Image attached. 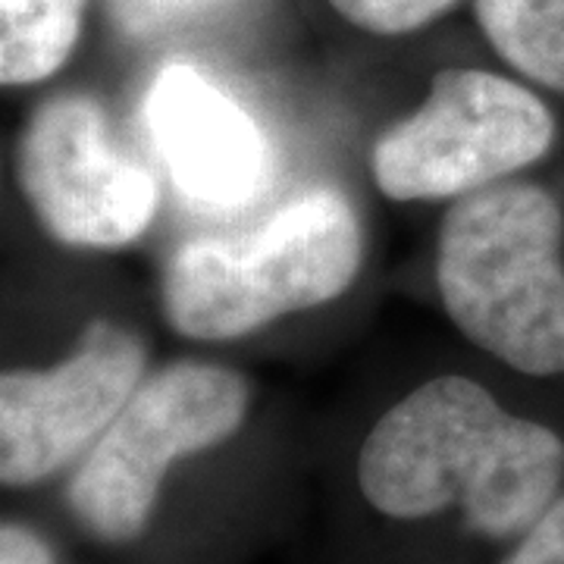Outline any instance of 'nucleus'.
<instances>
[{"instance_id": "nucleus-1", "label": "nucleus", "mask_w": 564, "mask_h": 564, "mask_svg": "<svg viewBox=\"0 0 564 564\" xmlns=\"http://www.w3.org/2000/svg\"><path fill=\"white\" fill-rule=\"evenodd\" d=\"M564 440L505 411L470 377H433L370 426L358 452L367 505L392 521L455 511L474 536L508 543L562 496Z\"/></svg>"}, {"instance_id": "nucleus-14", "label": "nucleus", "mask_w": 564, "mask_h": 564, "mask_svg": "<svg viewBox=\"0 0 564 564\" xmlns=\"http://www.w3.org/2000/svg\"><path fill=\"white\" fill-rule=\"evenodd\" d=\"M0 564H57L54 545L41 536L39 530L3 521L0 527Z\"/></svg>"}, {"instance_id": "nucleus-4", "label": "nucleus", "mask_w": 564, "mask_h": 564, "mask_svg": "<svg viewBox=\"0 0 564 564\" xmlns=\"http://www.w3.org/2000/svg\"><path fill=\"white\" fill-rule=\"evenodd\" d=\"M248 411L251 386L239 370L207 361L166 364L141 380L73 470L69 514L98 543H135L154 518L170 467L229 443Z\"/></svg>"}, {"instance_id": "nucleus-12", "label": "nucleus", "mask_w": 564, "mask_h": 564, "mask_svg": "<svg viewBox=\"0 0 564 564\" xmlns=\"http://www.w3.org/2000/svg\"><path fill=\"white\" fill-rule=\"evenodd\" d=\"M351 29L377 39H402L448 17L462 0H326Z\"/></svg>"}, {"instance_id": "nucleus-13", "label": "nucleus", "mask_w": 564, "mask_h": 564, "mask_svg": "<svg viewBox=\"0 0 564 564\" xmlns=\"http://www.w3.org/2000/svg\"><path fill=\"white\" fill-rule=\"evenodd\" d=\"M502 564H564V496L545 508Z\"/></svg>"}, {"instance_id": "nucleus-6", "label": "nucleus", "mask_w": 564, "mask_h": 564, "mask_svg": "<svg viewBox=\"0 0 564 564\" xmlns=\"http://www.w3.org/2000/svg\"><path fill=\"white\" fill-rule=\"evenodd\" d=\"M17 182L32 217L69 248H122L148 232L161 204L151 166L122 148L98 98L41 101L17 141Z\"/></svg>"}, {"instance_id": "nucleus-5", "label": "nucleus", "mask_w": 564, "mask_h": 564, "mask_svg": "<svg viewBox=\"0 0 564 564\" xmlns=\"http://www.w3.org/2000/svg\"><path fill=\"white\" fill-rule=\"evenodd\" d=\"M555 144V117L521 82L448 66L423 104L389 126L370 151L377 188L392 202H443L480 192L540 163Z\"/></svg>"}, {"instance_id": "nucleus-11", "label": "nucleus", "mask_w": 564, "mask_h": 564, "mask_svg": "<svg viewBox=\"0 0 564 564\" xmlns=\"http://www.w3.org/2000/svg\"><path fill=\"white\" fill-rule=\"evenodd\" d=\"M245 0H101L107 25L132 47L185 39L226 20Z\"/></svg>"}, {"instance_id": "nucleus-10", "label": "nucleus", "mask_w": 564, "mask_h": 564, "mask_svg": "<svg viewBox=\"0 0 564 564\" xmlns=\"http://www.w3.org/2000/svg\"><path fill=\"white\" fill-rule=\"evenodd\" d=\"M474 20L518 76L564 95V0H474Z\"/></svg>"}, {"instance_id": "nucleus-7", "label": "nucleus", "mask_w": 564, "mask_h": 564, "mask_svg": "<svg viewBox=\"0 0 564 564\" xmlns=\"http://www.w3.org/2000/svg\"><path fill=\"white\" fill-rule=\"evenodd\" d=\"M148 370L135 329L91 321L69 358L54 367H10L0 377V484H44L117 421Z\"/></svg>"}, {"instance_id": "nucleus-3", "label": "nucleus", "mask_w": 564, "mask_h": 564, "mask_svg": "<svg viewBox=\"0 0 564 564\" xmlns=\"http://www.w3.org/2000/svg\"><path fill=\"white\" fill-rule=\"evenodd\" d=\"M364 263L348 195L314 185L242 236L182 242L161 276L166 323L195 343H229L339 299Z\"/></svg>"}, {"instance_id": "nucleus-9", "label": "nucleus", "mask_w": 564, "mask_h": 564, "mask_svg": "<svg viewBox=\"0 0 564 564\" xmlns=\"http://www.w3.org/2000/svg\"><path fill=\"white\" fill-rule=\"evenodd\" d=\"M88 0H0V82L29 88L57 76L85 29Z\"/></svg>"}, {"instance_id": "nucleus-2", "label": "nucleus", "mask_w": 564, "mask_h": 564, "mask_svg": "<svg viewBox=\"0 0 564 564\" xmlns=\"http://www.w3.org/2000/svg\"><path fill=\"white\" fill-rule=\"evenodd\" d=\"M564 214L536 182L462 195L436 236V289L467 343L524 377L564 373Z\"/></svg>"}, {"instance_id": "nucleus-8", "label": "nucleus", "mask_w": 564, "mask_h": 564, "mask_svg": "<svg viewBox=\"0 0 564 564\" xmlns=\"http://www.w3.org/2000/svg\"><path fill=\"white\" fill-rule=\"evenodd\" d=\"M144 122L173 185L204 210H236L267 188L273 154L261 126L195 66L158 73Z\"/></svg>"}]
</instances>
